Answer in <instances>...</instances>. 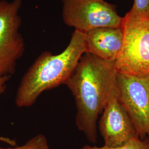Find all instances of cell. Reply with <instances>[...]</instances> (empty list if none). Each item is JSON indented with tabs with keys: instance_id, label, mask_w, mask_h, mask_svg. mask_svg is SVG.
I'll list each match as a JSON object with an SVG mask.
<instances>
[{
	"instance_id": "6da1fadb",
	"label": "cell",
	"mask_w": 149,
	"mask_h": 149,
	"mask_svg": "<svg viewBox=\"0 0 149 149\" xmlns=\"http://www.w3.org/2000/svg\"><path fill=\"white\" fill-rule=\"evenodd\" d=\"M116 61L85 53L65 85L74 97L75 123L93 145L97 143V121L112 98L119 96Z\"/></svg>"
},
{
	"instance_id": "7a4b0ae2",
	"label": "cell",
	"mask_w": 149,
	"mask_h": 149,
	"mask_svg": "<svg viewBox=\"0 0 149 149\" xmlns=\"http://www.w3.org/2000/svg\"><path fill=\"white\" fill-rule=\"evenodd\" d=\"M85 53V33L74 30L61 53L54 55L45 51L40 54L22 79L16 92V106H32L45 91L65 85Z\"/></svg>"
},
{
	"instance_id": "3957f363",
	"label": "cell",
	"mask_w": 149,
	"mask_h": 149,
	"mask_svg": "<svg viewBox=\"0 0 149 149\" xmlns=\"http://www.w3.org/2000/svg\"><path fill=\"white\" fill-rule=\"evenodd\" d=\"M122 49L116 60L118 72L149 77V19L127 20Z\"/></svg>"
},
{
	"instance_id": "277c9868",
	"label": "cell",
	"mask_w": 149,
	"mask_h": 149,
	"mask_svg": "<svg viewBox=\"0 0 149 149\" xmlns=\"http://www.w3.org/2000/svg\"><path fill=\"white\" fill-rule=\"evenodd\" d=\"M22 0H0V77L11 76L25 51V43L19 29V12Z\"/></svg>"
},
{
	"instance_id": "5b68a950",
	"label": "cell",
	"mask_w": 149,
	"mask_h": 149,
	"mask_svg": "<svg viewBox=\"0 0 149 149\" xmlns=\"http://www.w3.org/2000/svg\"><path fill=\"white\" fill-rule=\"evenodd\" d=\"M62 18L68 27L80 32L122 26L116 6L104 0H62Z\"/></svg>"
},
{
	"instance_id": "8992f818",
	"label": "cell",
	"mask_w": 149,
	"mask_h": 149,
	"mask_svg": "<svg viewBox=\"0 0 149 149\" xmlns=\"http://www.w3.org/2000/svg\"><path fill=\"white\" fill-rule=\"evenodd\" d=\"M119 101L141 139L149 138V77L118 72Z\"/></svg>"
},
{
	"instance_id": "52a82bcc",
	"label": "cell",
	"mask_w": 149,
	"mask_h": 149,
	"mask_svg": "<svg viewBox=\"0 0 149 149\" xmlns=\"http://www.w3.org/2000/svg\"><path fill=\"white\" fill-rule=\"evenodd\" d=\"M114 97L108 102L98 122V130L104 140L103 146L116 148L138 135L130 118Z\"/></svg>"
},
{
	"instance_id": "ba28073f",
	"label": "cell",
	"mask_w": 149,
	"mask_h": 149,
	"mask_svg": "<svg viewBox=\"0 0 149 149\" xmlns=\"http://www.w3.org/2000/svg\"><path fill=\"white\" fill-rule=\"evenodd\" d=\"M124 38L122 26L101 27L85 33L86 53L115 61L121 52Z\"/></svg>"
},
{
	"instance_id": "9c48e42d",
	"label": "cell",
	"mask_w": 149,
	"mask_h": 149,
	"mask_svg": "<svg viewBox=\"0 0 149 149\" xmlns=\"http://www.w3.org/2000/svg\"><path fill=\"white\" fill-rule=\"evenodd\" d=\"M123 18L127 20L149 19V0H134L130 11Z\"/></svg>"
},
{
	"instance_id": "30bf717a",
	"label": "cell",
	"mask_w": 149,
	"mask_h": 149,
	"mask_svg": "<svg viewBox=\"0 0 149 149\" xmlns=\"http://www.w3.org/2000/svg\"><path fill=\"white\" fill-rule=\"evenodd\" d=\"M81 149H149V138L148 137L141 139L138 135L131 139L122 146L116 148H108L104 146L84 145Z\"/></svg>"
},
{
	"instance_id": "8fae6325",
	"label": "cell",
	"mask_w": 149,
	"mask_h": 149,
	"mask_svg": "<svg viewBox=\"0 0 149 149\" xmlns=\"http://www.w3.org/2000/svg\"><path fill=\"white\" fill-rule=\"evenodd\" d=\"M0 149H50L47 137L42 134H39L32 137L21 146H12L3 148L0 146Z\"/></svg>"
},
{
	"instance_id": "7c38bea8",
	"label": "cell",
	"mask_w": 149,
	"mask_h": 149,
	"mask_svg": "<svg viewBox=\"0 0 149 149\" xmlns=\"http://www.w3.org/2000/svg\"><path fill=\"white\" fill-rule=\"evenodd\" d=\"M11 78V76H5L0 77V95L5 92L7 83Z\"/></svg>"
},
{
	"instance_id": "4fadbf2b",
	"label": "cell",
	"mask_w": 149,
	"mask_h": 149,
	"mask_svg": "<svg viewBox=\"0 0 149 149\" xmlns=\"http://www.w3.org/2000/svg\"><path fill=\"white\" fill-rule=\"evenodd\" d=\"M0 142H3V143L8 144L11 145V146H15L17 145L16 141L13 139H12L9 138L0 136Z\"/></svg>"
}]
</instances>
